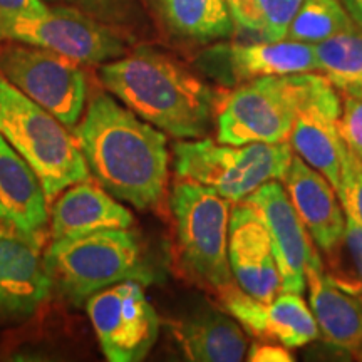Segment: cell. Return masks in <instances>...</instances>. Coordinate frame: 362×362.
<instances>
[{"label":"cell","mask_w":362,"mask_h":362,"mask_svg":"<svg viewBox=\"0 0 362 362\" xmlns=\"http://www.w3.org/2000/svg\"><path fill=\"white\" fill-rule=\"evenodd\" d=\"M89 173L117 200L155 208L168 181L166 136L107 94H96L72 129Z\"/></svg>","instance_id":"1"},{"label":"cell","mask_w":362,"mask_h":362,"mask_svg":"<svg viewBox=\"0 0 362 362\" xmlns=\"http://www.w3.org/2000/svg\"><path fill=\"white\" fill-rule=\"evenodd\" d=\"M99 79L134 115L178 139L205 134L216 107L215 93L200 78L149 47L106 62Z\"/></svg>","instance_id":"2"},{"label":"cell","mask_w":362,"mask_h":362,"mask_svg":"<svg viewBox=\"0 0 362 362\" xmlns=\"http://www.w3.org/2000/svg\"><path fill=\"white\" fill-rule=\"evenodd\" d=\"M42 259L52 292L74 307L84 305L90 296L124 280L149 284L155 279L141 240L129 228L52 240Z\"/></svg>","instance_id":"3"},{"label":"cell","mask_w":362,"mask_h":362,"mask_svg":"<svg viewBox=\"0 0 362 362\" xmlns=\"http://www.w3.org/2000/svg\"><path fill=\"white\" fill-rule=\"evenodd\" d=\"M0 134L39 176L49 203L72 185L89 180V168L74 134L2 74Z\"/></svg>","instance_id":"4"},{"label":"cell","mask_w":362,"mask_h":362,"mask_svg":"<svg viewBox=\"0 0 362 362\" xmlns=\"http://www.w3.org/2000/svg\"><path fill=\"white\" fill-rule=\"evenodd\" d=\"M170 208L185 274L215 292L235 282L228 259L232 202L214 188L180 180L171 189Z\"/></svg>","instance_id":"5"},{"label":"cell","mask_w":362,"mask_h":362,"mask_svg":"<svg viewBox=\"0 0 362 362\" xmlns=\"http://www.w3.org/2000/svg\"><path fill=\"white\" fill-rule=\"evenodd\" d=\"M173 153L180 180L214 188L232 203L247 200L267 181H284L293 156L288 141L233 146L198 139L176 143Z\"/></svg>","instance_id":"6"},{"label":"cell","mask_w":362,"mask_h":362,"mask_svg":"<svg viewBox=\"0 0 362 362\" xmlns=\"http://www.w3.org/2000/svg\"><path fill=\"white\" fill-rule=\"evenodd\" d=\"M309 76H267L240 84L218 107L216 141L233 146L288 141Z\"/></svg>","instance_id":"7"},{"label":"cell","mask_w":362,"mask_h":362,"mask_svg":"<svg viewBox=\"0 0 362 362\" xmlns=\"http://www.w3.org/2000/svg\"><path fill=\"white\" fill-rule=\"evenodd\" d=\"M0 40L49 49L84 64H103L126 52L123 39L111 25L64 6L44 13L0 8Z\"/></svg>","instance_id":"8"},{"label":"cell","mask_w":362,"mask_h":362,"mask_svg":"<svg viewBox=\"0 0 362 362\" xmlns=\"http://www.w3.org/2000/svg\"><path fill=\"white\" fill-rule=\"evenodd\" d=\"M0 74L74 129L84 115L88 81L79 62L49 49L12 42L0 49Z\"/></svg>","instance_id":"9"},{"label":"cell","mask_w":362,"mask_h":362,"mask_svg":"<svg viewBox=\"0 0 362 362\" xmlns=\"http://www.w3.org/2000/svg\"><path fill=\"white\" fill-rule=\"evenodd\" d=\"M86 309L107 361H141L155 346L160 319L136 280L96 292L88 298Z\"/></svg>","instance_id":"10"},{"label":"cell","mask_w":362,"mask_h":362,"mask_svg":"<svg viewBox=\"0 0 362 362\" xmlns=\"http://www.w3.org/2000/svg\"><path fill=\"white\" fill-rule=\"evenodd\" d=\"M341 111V101L329 79L310 72L288 136L293 151L322 173L336 193L341 187L342 155L346 151L337 128Z\"/></svg>","instance_id":"11"},{"label":"cell","mask_w":362,"mask_h":362,"mask_svg":"<svg viewBox=\"0 0 362 362\" xmlns=\"http://www.w3.org/2000/svg\"><path fill=\"white\" fill-rule=\"evenodd\" d=\"M40 248L42 240L0 225V325L30 319L51 297Z\"/></svg>","instance_id":"12"},{"label":"cell","mask_w":362,"mask_h":362,"mask_svg":"<svg viewBox=\"0 0 362 362\" xmlns=\"http://www.w3.org/2000/svg\"><path fill=\"white\" fill-rule=\"evenodd\" d=\"M221 305L237 322L264 342H277L296 349L319 337L315 317L302 293L280 292L274 300L264 302L248 296L237 282L216 292Z\"/></svg>","instance_id":"13"},{"label":"cell","mask_w":362,"mask_h":362,"mask_svg":"<svg viewBox=\"0 0 362 362\" xmlns=\"http://www.w3.org/2000/svg\"><path fill=\"white\" fill-rule=\"evenodd\" d=\"M243 202L252 206L269 232L284 292L302 293L307 284V265L317 252L312 248L309 232L297 215L287 189L277 180H272Z\"/></svg>","instance_id":"14"},{"label":"cell","mask_w":362,"mask_h":362,"mask_svg":"<svg viewBox=\"0 0 362 362\" xmlns=\"http://www.w3.org/2000/svg\"><path fill=\"white\" fill-rule=\"evenodd\" d=\"M228 259L235 282L248 296L270 302L284 292L269 232L247 202L232 208Z\"/></svg>","instance_id":"15"},{"label":"cell","mask_w":362,"mask_h":362,"mask_svg":"<svg viewBox=\"0 0 362 362\" xmlns=\"http://www.w3.org/2000/svg\"><path fill=\"white\" fill-rule=\"evenodd\" d=\"M284 183L297 215L317 247L332 253L342 242L346 214L330 181L300 156L293 155Z\"/></svg>","instance_id":"16"},{"label":"cell","mask_w":362,"mask_h":362,"mask_svg":"<svg viewBox=\"0 0 362 362\" xmlns=\"http://www.w3.org/2000/svg\"><path fill=\"white\" fill-rule=\"evenodd\" d=\"M49 220L39 176L0 134V225L42 240Z\"/></svg>","instance_id":"17"},{"label":"cell","mask_w":362,"mask_h":362,"mask_svg":"<svg viewBox=\"0 0 362 362\" xmlns=\"http://www.w3.org/2000/svg\"><path fill=\"white\" fill-rule=\"evenodd\" d=\"M305 279L310 310L324 342L334 349L356 354L362 346V296L346 291L324 274L319 253L307 265Z\"/></svg>","instance_id":"18"},{"label":"cell","mask_w":362,"mask_h":362,"mask_svg":"<svg viewBox=\"0 0 362 362\" xmlns=\"http://www.w3.org/2000/svg\"><path fill=\"white\" fill-rule=\"evenodd\" d=\"M133 215L103 187L81 181L64 189L51 210V238L61 240L107 228H131Z\"/></svg>","instance_id":"19"},{"label":"cell","mask_w":362,"mask_h":362,"mask_svg":"<svg viewBox=\"0 0 362 362\" xmlns=\"http://www.w3.org/2000/svg\"><path fill=\"white\" fill-rule=\"evenodd\" d=\"M230 72L237 81H252L267 76H292L319 71L314 45L298 40H262L235 44L226 49Z\"/></svg>","instance_id":"20"},{"label":"cell","mask_w":362,"mask_h":362,"mask_svg":"<svg viewBox=\"0 0 362 362\" xmlns=\"http://www.w3.org/2000/svg\"><path fill=\"white\" fill-rule=\"evenodd\" d=\"M176 337L189 361L238 362L245 359L248 351L242 325L215 310L183 320L176 325Z\"/></svg>","instance_id":"21"},{"label":"cell","mask_w":362,"mask_h":362,"mask_svg":"<svg viewBox=\"0 0 362 362\" xmlns=\"http://www.w3.org/2000/svg\"><path fill=\"white\" fill-rule=\"evenodd\" d=\"M161 19L175 35L197 42L228 39L235 21L226 0H158Z\"/></svg>","instance_id":"22"},{"label":"cell","mask_w":362,"mask_h":362,"mask_svg":"<svg viewBox=\"0 0 362 362\" xmlns=\"http://www.w3.org/2000/svg\"><path fill=\"white\" fill-rule=\"evenodd\" d=\"M317 67L334 88L346 94L362 93V30H346L314 44Z\"/></svg>","instance_id":"23"},{"label":"cell","mask_w":362,"mask_h":362,"mask_svg":"<svg viewBox=\"0 0 362 362\" xmlns=\"http://www.w3.org/2000/svg\"><path fill=\"white\" fill-rule=\"evenodd\" d=\"M240 29L262 40H282L304 0H226Z\"/></svg>","instance_id":"24"},{"label":"cell","mask_w":362,"mask_h":362,"mask_svg":"<svg viewBox=\"0 0 362 362\" xmlns=\"http://www.w3.org/2000/svg\"><path fill=\"white\" fill-rule=\"evenodd\" d=\"M357 27L341 0H304L288 25L285 39L319 44Z\"/></svg>","instance_id":"25"},{"label":"cell","mask_w":362,"mask_h":362,"mask_svg":"<svg viewBox=\"0 0 362 362\" xmlns=\"http://www.w3.org/2000/svg\"><path fill=\"white\" fill-rule=\"evenodd\" d=\"M344 214L362 225V161L347 149L342 155L341 187L337 189Z\"/></svg>","instance_id":"26"},{"label":"cell","mask_w":362,"mask_h":362,"mask_svg":"<svg viewBox=\"0 0 362 362\" xmlns=\"http://www.w3.org/2000/svg\"><path fill=\"white\" fill-rule=\"evenodd\" d=\"M337 128L347 149L362 161V93L346 94Z\"/></svg>","instance_id":"27"},{"label":"cell","mask_w":362,"mask_h":362,"mask_svg":"<svg viewBox=\"0 0 362 362\" xmlns=\"http://www.w3.org/2000/svg\"><path fill=\"white\" fill-rule=\"evenodd\" d=\"M47 2L78 8L107 25H119L129 19V0H47Z\"/></svg>","instance_id":"28"},{"label":"cell","mask_w":362,"mask_h":362,"mask_svg":"<svg viewBox=\"0 0 362 362\" xmlns=\"http://www.w3.org/2000/svg\"><path fill=\"white\" fill-rule=\"evenodd\" d=\"M339 245L344 247L347 255V262L351 265V277L354 279L347 287V291L361 293L362 296V225L346 214V230H344L342 242Z\"/></svg>","instance_id":"29"},{"label":"cell","mask_w":362,"mask_h":362,"mask_svg":"<svg viewBox=\"0 0 362 362\" xmlns=\"http://www.w3.org/2000/svg\"><path fill=\"white\" fill-rule=\"evenodd\" d=\"M248 361L252 362H292L293 357L288 349L277 342H255L248 351Z\"/></svg>","instance_id":"30"},{"label":"cell","mask_w":362,"mask_h":362,"mask_svg":"<svg viewBox=\"0 0 362 362\" xmlns=\"http://www.w3.org/2000/svg\"><path fill=\"white\" fill-rule=\"evenodd\" d=\"M0 8L22 13H44L49 11L44 0H0Z\"/></svg>","instance_id":"31"},{"label":"cell","mask_w":362,"mask_h":362,"mask_svg":"<svg viewBox=\"0 0 362 362\" xmlns=\"http://www.w3.org/2000/svg\"><path fill=\"white\" fill-rule=\"evenodd\" d=\"M354 24L362 30V0H341Z\"/></svg>","instance_id":"32"},{"label":"cell","mask_w":362,"mask_h":362,"mask_svg":"<svg viewBox=\"0 0 362 362\" xmlns=\"http://www.w3.org/2000/svg\"><path fill=\"white\" fill-rule=\"evenodd\" d=\"M354 356H356V359H359V361H362V346L359 347V349H357V351H356V354H354Z\"/></svg>","instance_id":"33"}]
</instances>
